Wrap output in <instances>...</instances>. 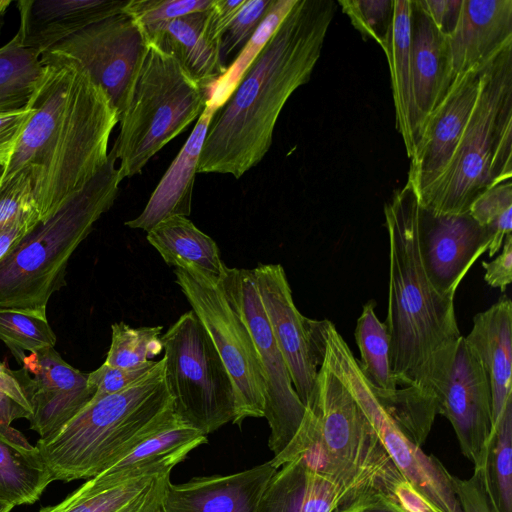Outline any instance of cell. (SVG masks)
Wrapping results in <instances>:
<instances>
[{"mask_svg": "<svg viewBox=\"0 0 512 512\" xmlns=\"http://www.w3.org/2000/svg\"><path fill=\"white\" fill-rule=\"evenodd\" d=\"M41 61L46 76L0 182L25 173L44 219L104 167L119 114L78 61L52 51L42 53Z\"/></svg>", "mask_w": 512, "mask_h": 512, "instance_id": "obj_1", "label": "cell"}, {"mask_svg": "<svg viewBox=\"0 0 512 512\" xmlns=\"http://www.w3.org/2000/svg\"><path fill=\"white\" fill-rule=\"evenodd\" d=\"M336 10L333 0H297L213 113L197 173L230 174L239 179L262 161L284 105L310 80Z\"/></svg>", "mask_w": 512, "mask_h": 512, "instance_id": "obj_2", "label": "cell"}, {"mask_svg": "<svg viewBox=\"0 0 512 512\" xmlns=\"http://www.w3.org/2000/svg\"><path fill=\"white\" fill-rule=\"evenodd\" d=\"M420 204L407 182L384 207L389 236V293L385 324L389 359L400 387L439 401L448 381L460 334L454 296L436 291L419 249Z\"/></svg>", "mask_w": 512, "mask_h": 512, "instance_id": "obj_3", "label": "cell"}, {"mask_svg": "<svg viewBox=\"0 0 512 512\" xmlns=\"http://www.w3.org/2000/svg\"><path fill=\"white\" fill-rule=\"evenodd\" d=\"M176 417L165 358L130 387L91 400L36 447L54 480L90 479Z\"/></svg>", "mask_w": 512, "mask_h": 512, "instance_id": "obj_4", "label": "cell"}, {"mask_svg": "<svg viewBox=\"0 0 512 512\" xmlns=\"http://www.w3.org/2000/svg\"><path fill=\"white\" fill-rule=\"evenodd\" d=\"M116 161L110 150L98 174L0 261V309L47 315L51 296L65 284L70 257L117 198L122 180Z\"/></svg>", "mask_w": 512, "mask_h": 512, "instance_id": "obj_5", "label": "cell"}, {"mask_svg": "<svg viewBox=\"0 0 512 512\" xmlns=\"http://www.w3.org/2000/svg\"><path fill=\"white\" fill-rule=\"evenodd\" d=\"M511 176L512 45L484 67L475 104L446 168L417 199L434 214H465L479 194Z\"/></svg>", "mask_w": 512, "mask_h": 512, "instance_id": "obj_6", "label": "cell"}, {"mask_svg": "<svg viewBox=\"0 0 512 512\" xmlns=\"http://www.w3.org/2000/svg\"><path fill=\"white\" fill-rule=\"evenodd\" d=\"M211 90L172 54L148 43L111 151L120 179L140 174L149 160L204 111Z\"/></svg>", "mask_w": 512, "mask_h": 512, "instance_id": "obj_7", "label": "cell"}, {"mask_svg": "<svg viewBox=\"0 0 512 512\" xmlns=\"http://www.w3.org/2000/svg\"><path fill=\"white\" fill-rule=\"evenodd\" d=\"M160 340L175 414L204 435L233 423V381L194 311L182 314Z\"/></svg>", "mask_w": 512, "mask_h": 512, "instance_id": "obj_8", "label": "cell"}, {"mask_svg": "<svg viewBox=\"0 0 512 512\" xmlns=\"http://www.w3.org/2000/svg\"><path fill=\"white\" fill-rule=\"evenodd\" d=\"M324 362L340 378L374 428L382 446L400 474L442 512H463L450 474L433 455L424 453L395 424L362 374L358 360L329 320H323Z\"/></svg>", "mask_w": 512, "mask_h": 512, "instance_id": "obj_9", "label": "cell"}, {"mask_svg": "<svg viewBox=\"0 0 512 512\" xmlns=\"http://www.w3.org/2000/svg\"><path fill=\"white\" fill-rule=\"evenodd\" d=\"M176 283L208 332L234 384L233 424L264 417L265 382L251 335L232 309L219 283L198 273L175 268Z\"/></svg>", "mask_w": 512, "mask_h": 512, "instance_id": "obj_10", "label": "cell"}, {"mask_svg": "<svg viewBox=\"0 0 512 512\" xmlns=\"http://www.w3.org/2000/svg\"><path fill=\"white\" fill-rule=\"evenodd\" d=\"M219 286L232 309L246 325L262 367L265 382L264 417L271 430L268 445L275 456L297 432L306 407L293 387L288 367L273 335L257 292L253 269L226 267Z\"/></svg>", "mask_w": 512, "mask_h": 512, "instance_id": "obj_11", "label": "cell"}, {"mask_svg": "<svg viewBox=\"0 0 512 512\" xmlns=\"http://www.w3.org/2000/svg\"><path fill=\"white\" fill-rule=\"evenodd\" d=\"M306 407L314 413L320 439L335 460L369 477L386 494L404 478L355 398L324 360Z\"/></svg>", "mask_w": 512, "mask_h": 512, "instance_id": "obj_12", "label": "cell"}, {"mask_svg": "<svg viewBox=\"0 0 512 512\" xmlns=\"http://www.w3.org/2000/svg\"><path fill=\"white\" fill-rule=\"evenodd\" d=\"M147 47L142 28L135 19L121 12L82 29L47 51L78 61L107 93L120 118L131 97Z\"/></svg>", "mask_w": 512, "mask_h": 512, "instance_id": "obj_13", "label": "cell"}, {"mask_svg": "<svg viewBox=\"0 0 512 512\" xmlns=\"http://www.w3.org/2000/svg\"><path fill=\"white\" fill-rule=\"evenodd\" d=\"M255 285L277 345L301 402H310L325 355L321 321L303 316L296 308L284 268L258 264Z\"/></svg>", "mask_w": 512, "mask_h": 512, "instance_id": "obj_14", "label": "cell"}, {"mask_svg": "<svg viewBox=\"0 0 512 512\" xmlns=\"http://www.w3.org/2000/svg\"><path fill=\"white\" fill-rule=\"evenodd\" d=\"M438 414L451 423L462 454L481 468L493 431L492 393L488 376L465 338L459 341Z\"/></svg>", "mask_w": 512, "mask_h": 512, "instance_id": "obj_15", "label": "cell"}, {"mask_svg": "<svg viewBox=\"0 0 512 512\" xmlns=\"http://www.w3.org/2000/svg\"><path fill=\"white\" fill-rule=\"evenodd\" d=\"M191 451L182 449L128 471L100 473L61 502L38 512H154L170 482L172 469Z\"/></svg>", "mask_w": 512, "mask_h": 512, "instance_id": "obj_16", "label": "cell"}, {"mask_svg": "<svg viewBox=\"0 0 512 512\" xmlns=\"http://www.w3.org/2000/svg\"><path fill=\"white\" fill-rule=\"evenodd\" d=\"M419 249L424 271L436 291L455 296L475 261L488 250L493 233L469 213L438 215L420 205Z\"/></svg>", "mask_w": 512, "mask_h": 512, "instance_id": "obj_17", "label": "cell"}, {"mask_svg": "<svg viewBox=\"0 0 512 512\" xmlns=\"http://www.w3.org/2000/svg\"><path fill=\"white\" fill-rule=\"evenodd\" d=\"M18 371L31 406L30 429L46 438L61 429L93 398L88 374L72 367L55 348L30 353Z\"/></svg>", "mask_w": 512, "mask_h": 512, "instance_id": "obj_18", "label": "cell"}, {"mask_svg": "<svg viewBox=\"0 0 512 512\" xmlns=\"http://www.w3.org/2000/svg\"><path fill=\"white\" fill-rule=\"evenodd\" d=\"M484 67L458 76L425 121L410 158L407 180L417 198L446 168L475 104Z\"/></svg>", "mask_w": 512, "mask_h": 512, "instance_id": "obj_19", "label": "cell"}, {"mask_svg": "<svg viewBox=\"0 0 512 512\" xmlns=\"http://www.w3.org/2000/svg\"><path fill=\"white\" fill-rule=\"evenodd\" d=\"M277 469L271 460L229 475L196 477L167 484L154 512H256Z\"/></svg>", "mask_w": 512, "mask_h": 512, "instance_id": "obj_20", "label": "cell"}, {"mask_svg": "<svg viewBox=\"0 0 512 512\" xmlns=\"http://www.w3.org/2000/svg\"><path fill=\"white\" fill-rule=\"evenodd\" d=\"M445 37L453 81L483 68L512 45V0H462L457 24Z\"/></svg>", "mask_w": 512, "mask_h": 512, "instance_id": "obj_21", "label": "cell"}, {"mask_svg": "<svg viewBox=\"0 0 512 512\" xmlns=\"http://www.w3.org/2000/svg\"><path fill=\"white\" fill-rule=\"evenodd\" d=\"M410 60L416 143L428 116L450 89L451 75L445 35L418 0H411Z\"/></svg>", "mask_w": 512, "mask_h": 512, "instance_id": "obj_22", "label": "cell"}, {"mask_svg": "<svg viewBox=\"0 0 512 512\" xmlns=\"http://www.w3.org/2000/svg\"><path fill=\"white\" fill-rule=\"evenodd\" d=\"M128 0H19L21 44L40 54L82 29L121 13Z\"/></svg>", "mask_w": 512, "mask_h": 512, "instance_id": "obj_23", "label": "cell"}, {"mask_svg": "<svg viewBox=\"0 0 512 512\" xmlns=\"http://www.w3.org/2000/svg\"><path fill=\"white\" fill-rule=\"evenodd\" d=\"M367 492L371 491L342 485L293 460L272 475L256 512H333Z\"/></svg>", "mask_w": 512, "mask_h": 512, "instance_id": "obj_24", "label": "cell"}, {"mask_svg": "<svg viewBox=\"0 0 512 512\" xmlns=\"http://www.w3.org/2000/svg\"><path fill=\"white\" fill-rule=\"evenodd\" d=\"M214 112L207 104L182 149L151 194L145 208L136 218L125 222L126 226L148 232L167 218L190 215L199 157Z\"/></svg>", "mask_w": 512, "mask_h": 512, "instance_id": "obj_25", "label": "cell"}, {"mask_svg": "<svg viewBox=\"0 0 512 512\" xmlns=\"http://www.w3.org/2000/svg\"><path fill=\"white\" fill-rule=\"evenodd\" d=\"M481 362L490 381L493 429L512 397V302L501 297L487 310L476 314L473 327L464 337Z\"/></svg>", "mask_w": 512, "mask_h": 512, "instance_id": "obj_26", "label": "cell"}, {"mask_svg": "<svg viewBox=\"0 0 512 512\" xmlns=\"http://www.w3.org/2000/svg\"><path fill=\"white\" fill-rule=\"evenodd\" d=\"M208 10L169 21L146 35L148 43L175 56L187 71L210 90L225 74L220 50L206 34Z\"/></svg>", "mask_w": 512, "mask_h": 512, "instance_id": "obj_27", "label": "cell"}, {"mask_svg": "<svg viewBox=\"0 0 512 512\" xmlns=\"http://www.w3.org/2000/svg\"><path fill=\"white\" fill-rule=\"evenodd\" d=\"M147 240L169 266L198 273L216 284L225 273L216 242L187 217L161 221L147 232Z\"/></svg>", "mask_w": 512, "mask_h": 512, "instance_id": "obj_28", "label": "cell"}, {"mask_svg": "<svg viewBox=\"0 0 512 512\" xmlns=\"http://www.w3.org/2000/svg\"><path fill=\"white\" fill-rule=\"evenodd\" d=\"M52 481L38 448L10 425H0V499L33 504Z\"/></svg>", "mask_w": 512, "mask_h": 512, "instance_id": "obj_29", "label": "cell"}, {"mask_svg": "<svg viewBox=\"0 0 512 512\" xmlns=\"http://www.w3.org/2000/svg\"><path fill=\"white\" fill-rule=\"evenodd\" d=\"M411 3V0H394L391 35L385 52L390 71L395 124L409 158L416 146L410 60Z\"/></svg>", "mask_w": 512, "mask_h": 512, "instance_id": "obj_30", "label": "cell"}, {"mask_svg": "<svg viewBox=\"0 0 512 512\" xmlns=\"http://www.w3.org/2000/svg\"><path fill=\"white\" fill-rule=\"evenodd\" d=\"M47 72L41 54L18 34L0 47V115L29 110Z\"/></svg>", "mask_w": 512, "mask_h": 512, "instance_id": "obj_31", "label": "cell"}, {"mask_svg": "<svg viewBox=\"0 0 512 512\" xmlns=\"http://www.w3.org/2000/svg\"><path fill=\"white\" fill-rule=\"evenodd\" d=\"M478 474L492 512H512V397L486 446Z\"/></svg>", "mask_w": 512, "mask_h": 512, "instance_id": "obj_32", "label": "cell"}, {"mask_svg": "<svg viewBox=\"0 0 512 512\" xmlns=\"http://www.w3.org/2000/svg\"><path fill=\"white\" fill-rule=\"evenodd\" d=\"M375 305L374 300L368 301L357 320L354 336L361 354L358 365L374 388L390 392L398 386L390 368L388 329L376 316Z\"/></svg>", "mask_w": 512, "mask_h": 512, "instance_id": "obj_33", "label": "cell"}, {"mask_svg": "<svg viewBox=\"0 0 512 512\" xmlns=\"http://www.w3.org/2000/svg\"><path fill=\"white\" fill-rule=\"evenodd\" d=\"M207 442L196 428L176 417L152 433L102 473H117L158 461L182 449L194 450Z\"/></svg>", "mask_w": 512, "mask_h": 512, "instance_id": "obj_34", "label": "cell"}, {"mask_svg": "<svg viewBox=\"0 0 512 512\" xmlns=\"http://www.w3.org/2000/svg\"><path fill=\"white\" fill-rule=\"evenodd\" d=\"M296 2L297 0L271 1L256 31L238 52L236 59L228 66L225 74L213 85L207 104L214 111L224 104L245 71L273 36Z\"/></svg>", "mask_w": 512, "mask_h": 512, "instance_id": "obj_35", "label": "cell"}, {"mask_svg": "<svg viewBox=\"0 0 512 512\" xmlns=\"http://www.w3.org/2000/svg\"><path fill=\"white\" fill-rule=\"evenodd\" d=\"M0 340L22 364L26 351L36 353L43 349L54 348L56 335L48 322L47 315L0 309Z\"/></svg>", "mask_w": 512, "mask_h": 512, "instance_id": "obj_36", "label": "cell"}, {"mask_svg": "<svg viewBox=\"0 0 512 512\" xmlns=\"http://www.w3.org/2000/svg\"><path fill=\"white\" fill-rule=\"evenodd\" d=\"M112 341L104 363L121 368L143 365L162 350V326L132 328L124 322L111 326Z\"/></svg>", "mask_w": 512, "mask_h": 512, "instance_id": "obj_37", "label": "cell"}, {"mask_svg": "<svg viewBox=\"0 0 512 512\" xmlns=\"http://www.w3.org/2000/svg\"><path fill=\"white\" fill-rule=\"evenodd\" d=\"M469 215L482 227L493 233L488 248L494 256L502 247L505 236L512 230V182L507 180L479 194L471 203Z\"/></svg>", "mask_w": 512, "mask_h": 512, "instance_id": "obj_38", "label": "cell"}, {"mask_svg": "<svg viewBox=\"0 0 512 512\" xmlns=\"http://www.w3.org/2000/svg\"><path fill=\"white\" fill-rule=\"evenodd\" d=\"M337 4L363 39L376 41L385 53L391 35L394 0H339Z\"/></svg>", "mask_w": 512, "mask_h": 512, "instance_id": "obj_39", "label": "cell"}, {"mask_svg": "<svg viewBox=\"0 0 512 512\" xmlns=\"http://www.w3.org/2000/svg\"><path fill=\"white\" fill-rule=\"evenodd\" d=\"M212 3L213 0H128L122 12L135 19L146 37L169 21L208 10Z\"/></svg>", "mask_w": 512, "mask_h": 512, "instance_id": "obj_40", "label": "cell"}, {"mask_svg": "<svg viewBox=\"0 0 512 512\" xmlns=\"http://www.w3.org/2000/svg\"><path fill=\"white\" fill-rule=\"evenodd\" d=\"M272 0H245L220 41V57L224 66L231 54L243 48L263 20ZM227 67V66H226Z\"/></svg>", "mask_w": 512, "mask_h": 512, "instance_id": "obj_41", "label": "cell"}, {"mask_svg": "<svg viewBox=\"0 0 512 512\" xmlns=\"http://www.w3.org/2000/svg\"><path fill=\"white\" fill-rule=\"evenodd\" d=\"M38 211L28 176L18 172L0 182V231L23 215Z\"/></svg>", "mask_w": 512, "mask_h": 512, "instance_id": "obj_42", "label": "cell"}, {"mask_svg": "<svg viewBox=\"0 0 512 512\" xmlns=\"http://www.w3.org/2000/svg\"><path fill=\"white\" fill-rule=\"evenodd\" d=\"M157 364L148 361L143 365L121 368L103 363L98 369L88 374V384L95 389L91 400L100 399L120 392L147 375Z\"/></svg>", "mask_w": 512, "mask_h": 512, "instance_id": "obj_43", "label": "cell"}, {"mask_svg": "<svg viewBox=\"0 0 512 512\" xmlns=\"http://www.w3.org/2000/svg\"><path fill=\"white\" fill-rule=\"evenodd\" d=\"M451 480L463 512H492L478 474L468 479L452 475Z\"/></svg>", "mask_w": 512, "mask_h": 512, "instance_id": "obj_44", "label": "cell"}, {"mask_svg": "<svg viewBox=\"0 0 512 512\" xmlns=\"http://www.w3.org/2000/svg\"><path fill=\"white\" fill-rule=\"evenodd\" d=\"M245 0H213L208 9L206 34L220 48V41L227 27ZM220 50V49H219Z\"/></svg>", "mask_w": 512, "mask_h": 512, "instance_id": "obj_45", "label": "cell"}, {"mask_svg": "<svg viewBox=\"0 0 512 512\" xmlns=\"http://www.w3.org/2000/svg\"><path fill=\"white\" fill-rule=\"evenodd\" d=\"M501 254L493 261L482 262L485 269L484 280L494 288L505 292L512 281V235L505 236Z\"/></svg>", "mask_w": 512, "mask_h": 512, "instance_id": "obj_46", "label": "cell"}, {"mask_svg": "<svg viewBox=\"0 0 512 512\" xmlns=\"http://www.w3.org/2000/svg\"><path fill=\"white\" fill-rule=\"evenodd\" d=\"M389 495L405 512H442L405 478L394 484Z\"/></svg>", "mask_w": 512, "mask_h": 512, "instance_id": "obj_47", "label": "cell"}, {"mask_svg": "<svg viewBox=\"0 0 512 512\" xmlns=\"http://www.w3.org/2000/svg\"><path fill=\"white\" fill-rule=\"evenodd\" d=\"M418 2L445 36L452 33L460 15L462 0H418Z\"/></svg>", "mask_w": 512, "mask_h": 512, "instance_id": "obj_48", "label": "cell"}, {"mask_svg": "<svg viewBox=\"0 0 512 512\" xmlns=\"http://www.w3.org/2000/svg\"><path fill=\"white\" fill-rule=\"evenodd\" d=\"M41 220L38 211L26 214L0 231V261L12 252Z\"/></svg>", "mask_w": 512, "mask_h": 512, "instance_id": "obj_49", "label": "cell"}, {"mask_svg": "<svg viewBox=\"0 0 512 512\" xmlns=\"http://www.w3.org/2000/svg\"><path fill=\"white\" fill-rule=\"evenodd\" d=\"M333 512H405L389 495L371 491L360 495L352 502Z\"/></svg>", "mask_w": 512, "mask_h": 512, "instance_id": "obj_50", "label": "cell"}, {"mask_svg": "<svg viewBox=\"0 0 512 512\" xmlns=\"http://www.w3.org/2000/svg\"><path fill=\"white\" fill-rule=\"evenodd\" d=\"M31 115L32 109L0 115V146L17 141Z\"/></svg>", "mask_w": 512, "mask_h": 512, "instance_id": "obj_51", "label": "cell"}, {"mask_svg": "<svg viewBox=\"0 0 512 512\" xmlns=\"http://www.w3.org/2000/svg\"><path fill=\"white\" fill-rule=\"evenodd\" d=\"M15 142L0 146V181L4 175L8 161L15 146Z\"/></svg>", "mask_w": 512, "mask_h": 512, "instance_id": "obj_52", "label": "cell"}, {"mask_svg": "<svg viewBox=\"0 0 512 512\" xmlns=\"http://www.w3.org/2000/svg\"><path fill=\"white\" fill-rule=\"evenodd\" d=\"M12 4V0H0V33L4 25L5 14Z\"/></svg>", "mask_w": 512, "mask_h": 512, "instance_id": "obj_53", "label": "cell"}, {"mask_svg": "<svg viewBox=\"0 0 512 512\" xmlns=\"http://www.w3.org/2000/svg\"><path fill=\"white\" fill-rule=\"evenodd\" d=\"M13 507L11 503L0 499V512H10Z\"/></svg>", "mask_w": 512, "mask_h": 512, "instance_id": "obj_54", "label": "cell"}]
</instances>
